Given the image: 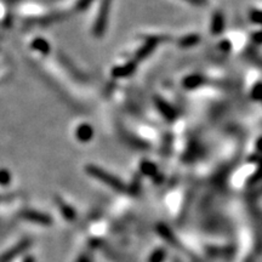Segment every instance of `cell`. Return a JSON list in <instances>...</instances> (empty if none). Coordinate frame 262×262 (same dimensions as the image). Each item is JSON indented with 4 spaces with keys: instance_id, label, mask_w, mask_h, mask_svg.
<instances>
[{
    "instance_id": "3",
    "label": "cell",
    "mask_w": 262,
    "mask_h": 262,
    "mask_svg": "<svg viewBox=\"0 0 262 262\" xmlns=\"http://www.w3.org/2000/svg\"><path fill=\"white\" fill-rule=\"evenodd\" d=\"M156 103H157V107H158L159 112H161L162 114L164 115L165 119L169 120V121H173L174 119H175V118H176L175 109H174L173 107L170 106V104L168 103L167 101H164L161 97H157L156 98Z\"/></svg>"
},
{
    "instance_id": "8",
    "label": "cell",
    "mask_w": 262,
    "mask_h": 262,
    "mask_svg": "<svg viewBox=\"0 0 262 262\" xmlns=\"http://www.w3.org/2000/svg\"><path fill=\"white\" fill-rule=\"evenodd\" d=\"M204 83V78L200 76H189L183 81V87L186 89H195V87H200Z\"/></svg>"
},
{
    "instance_id": "9",
    "label": "cell",
    "mask_w": 262,
    "mask_h": 262,
    "mask_svg": "<svg viewBox=\"0 0 262 262\" xmlns=\"http://www.w3.org/2000/svg\"><path fill=\"white\" fill-rule=\"evenodd\" d=\"M199 40H200L199 35L189 34V35H186V37L181 38L180 45L182 46V48H191V46H194L195 44L199 43Z\"/></svg>"
},
{
    "instance_id": "10",
    "label": "cell",
    "mask_w": 262,
    "mask_h": 262,
    "mask_svg": "<svg viewBox=\"0 0 262 262\" xmlns=\"http://www.w3.org/2000/svg\"><path fill=\"white\" fill-rule=\"evenodd\" d=\"M141 170L148 176H153L157 174V167L151 162H142Z\"/></svg>"
},
{
    "instance_id": "12",
    "label": "cell",
    "mask_w": 262,
    "mask_h": 262,
    "mask_svg": "<svg viewBox=\"0 0 262 262\" xmlns=\"http://www.w3.org/2000/svg\"><path fill=\"white\" fill-rule=\"evenodd\" d=\"M252 96L253 98H255V100H262V84L255 85V87L253 89V92H252Z\"/></svg>"
},
{
    "instance_id": "2",
    "label": "cell",
    "mask_w": 262,
    "mask_h": 262,
    "mask_svg": "<svg viewBox=\"0 0 262 262\" xmlns=\"http://www.w3.org/2000/svg\"><path fill=\"white\" fill-rule=\"evenodd\" d=\"M109 7H111V0H103L101 4L100 11H98L97 18H96L95 26H93V33L97 37H101L106 30L107 23H108Z\"/></svg>"
},
{
    "instance_id": "5",
    "label": "cell",
    "mask_w": 262,
    "mask_h": 262,
    "mask_svg": "<svg viewBox=\"0 0 262 262\" xmlns=\"http://www.w3.org/2000/svg\"><path fill=\"white\" fill-rule=\"evenodd\" d=\"M158 43H159L158 38H150V39L146 41L145 45H143L142 48L139 50V52L136 54L137 60H142V59H145L146 56H148V55L154 50V48H156Z\"/></svg>"
},
{
    "instance_id": "4",
    "label": "cell",
    "mask_w": 262,
    "mask_h": 262,
    "mask_svg": "<svg viewBox=\"0 0 262 262\" xmlns=\"http://www.w3.org/2000/svg\"><path fill=\"white\" fill-rule=\"evenodd\" d=\"M135 70H136V62H135V61H131V62L126 63V65L115 67L114 70H113L112 74L113 77H115V78H125V77L131 76V74L135 72Z\"/></svg>"
},
{
    "instance_id": "15",
    "label": "cell",
    "mask_w": 262,
    "mask_h": 262,
    "mask_svg": "<svg viewBox=\"0 0 262 262\" xmlns=\"http://www.w3.org/2000/svg\"><path fill=\"white\" fill-rule=\"evenodd\" d=\"M258 150L262 152V137L260 140H259V142H258Z\"/></svg>"
},
{
    "instance_id": "1",
    "label": "cell",
    "mask_w": 262,
    "mask_h": 262,
    "mask_svg": "<svg viewBox=\"0 0 262 262\" xmlns=\"http://www.w3.org/2000/svg\"><path fill=\"white\" fill-rule=\"evenodd\" d=\"M87 172L89 173L90 175L92 176V177L97 178V180L102 181L103 183L108 184L109 187L117 189V191H123L124 189V183L119 180V178L115 177V176H113L112 174L104 172V170L101 169V168L90 165V167L87 168Z\"/></svg>"
},
{
    "instance_id": "7",
    "label": "cell",
    "mask_w": 262,
    "mask_h": 262,
    "mask_svg": "<svg viewBox=\"0 0 262 262\" xmlns=\"http://www.w3.org/2000/svg\"><path fill=\"white\" fill-rule=\"evenodd\" d=\"M93 130L89 124H83L77 130V137L81 140L82 142H87L92 139Z\"/></svg>"
},
{
    "instance_id": "16",
    "label": "cell",
    "mask_w": 262,
    "mask_h": 262,
    "mask_svg": "<svg viewBox=\"0 0 262 262\" xmlns=\"http://www.w3.org/2000/svg\"><path fill=\"white\" fill-rule=\"evenodd\" d=\"M261 101H262V100H261Z\"/></svg>"
},
{
    "instance_id": "11",
    "label": "cell",
    "mask_w": 262,
    "mask_h": 262,
    "mask_svg": "<svg viewBox=\"0 0 262 262\" xmlns=\"http://www.w3.org/2000/svg\"><path fill=\"white\" fill-rule=\"evenodd\" d=\"M249 17H250V20H252L253 22H255V23L262 24V11L253 10L252 12L249 13Z\"/></svg>"
},
{
    "instance_id": "14",
    "label": "cell",
    "mask_w": 262,
    "mask_h": 262,
    "mask_svg": "<svg viewBox=\"0 0 262 262\" xmlns=\"http://www.w3.org/2000/svg\"><path fill=\"white\" fill-rule=\"evenodd\" d=\"M253 39L256 41V43H262V32H258L254 34Z\"/></svg>"
},
{
    "instance_id": "6",
    "label": "cell",
    "mask_w": 262,
    "mask_h": 262,
    "mask_svg": "<svg viewBox=\"0 0 262 262\" xmlns=\"http://www.w3.org/2000/svg\"><path fill=\"white\" fill-rule=\"evenodd\" d=\"M225 28V17L221 12H215L211 21V33L212 34H220Z\"/></svg>"
},
{
    "instance_id": "13",
    "label": "cell",
    "mask_w": 262,
    "mask_h": 262,
    "mask_svg": "<svg viewBox=\"0 0 262 262\" xmlns=\"http://www.w3.org/2000/svg\"><path fill=\"white\" fill-rule=\"evenodd\" d=\"M187 1L193 5H197V6H202V5L206 4V0H187Z\"/></svg>"
}]
</instances>
